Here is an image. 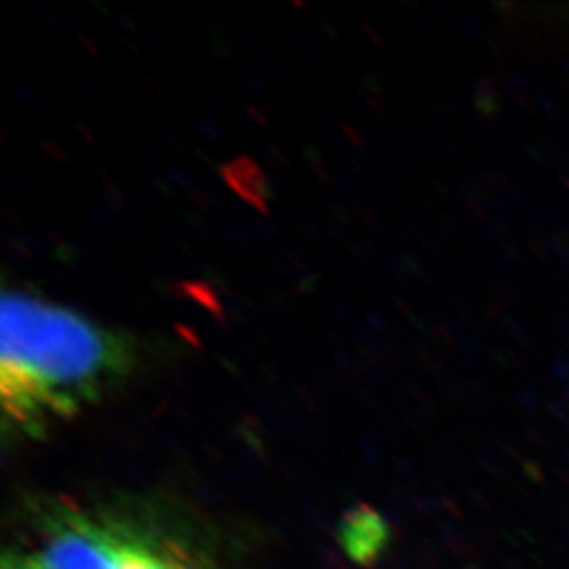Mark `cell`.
<instances>
[{
  "label": "cell",
  "instance_id": "1",
  "mask_svg": "<svg viewBox=\"0 0 569 569\" xmlns=\"http://www.w3.org/2000/svg\"><path fill=\"white\" fill-rule=\"evenodd\" d=\"M0 395L4 425L39 435L117 387L133 348L79 312L7 291L2 296Z\"/></svg>",
  "mask_w": 569,
  "mask_h": 569
},
{
  "label": "cell",
  "instance_id": "2",
  "mask_svg": "<svg viewBox=\"0 0 569 569\" xmlns=\"http://www.w3.org/2000/svg\"><path fill=\"white\" fill-rule=\"evenodd\" d=\"M37 550L49 569H203L182 540L108 510H60Z\"/></svg>",
  "mask_w": 569,
  "mask_h": 569
},
{
  "label": "cell",
  "instance_id": "3",
  "mask_svg": "<svg viewBox=\"0 0 569 569\" xmlns=\"http://www.w3.org/2000/svg\"><path fill=\"white\" fill-rule=\"evenodd\" d=\"M0 569H49L37 549L7 550Z\"/></svg>",
  "mask_w": 569,
  "mask_h": 569
}]
</instances>
